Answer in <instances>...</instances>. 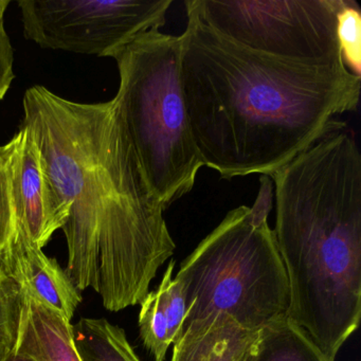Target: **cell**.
Returning a JSON list of instances; mask_svg holds the SVG:
<instances>
[{
  "label": "cell",
  "instance_id": "7",
  "mask_svg": "<svg viewBox=\"0 0 361 361\" xmlns=\"http://www.w3.org/2000/svg\"><path fill=\"white\" fill-rule=\"evenodd\" d=\"M173 0H20L26 39L45 49L114 58L166 25Z\"/></svg>",
  "mask_w": 361,
  "mask_h": 361
},
{
  "label": "cell",
  "instance_id": "20",
  "mask_svg": "<svg viewBox=\"0 0 361 361\" xmlns=\"http://www.w3.org/2000/svg\"><path fill=\"white\" fill-rule=\"evenodd\" d=\"M4 361H37L26 353L20 352L18 348H14Z\"/></svg>",
  "mask_w": 361,
  "mask_h": 361
},
{
  "label": "cell",
  "instance_id": "16",
  "mask_svg": "<svg viewBox=\"0 0 361 361\" xmlns=\"http://www.w3.org/2000/svg\"><path fill=\"white\" fill-rule=\"evenodd\" d=\"M140 305L138 323L143 345L154 357V360L164 361L171 342L166 316L160 305L157 290L149 291Z\"/></svg>",
  "mask_w": 361,
  "mask_h": 361
},
{
  "label": "cell",
  "instance_id": "12",
  "mask_svg": "<svg viewBox=\"0 0 361 361\" xmlns=\"http://www.w3.org/2000/svg\"><path fill=\"white\" fill-rule=\"evenodd\" d=\"M252 361H335L286 316L259 329Z\"/></svg>",
  "mask_w": 361,
  "mask_h": 361
},
{
  "label": "cell",
  "instance_id": "13",
  "mask_svg": "<svg viewBox=\"0 0 361 361\" xmlns=\"http://www.w3.org/2000/svg\"><path fill=\"white\" fill-rule=\"evenodd\" d=\"M73 341L81 361H141L124 329L105 319L82 318L73 325Z\"/></svg>",
  "mask_w": 361,
  "mask_h": 361
},
{
  "label": "cell",
  "instance_id": "17",
  "mask_svg": "<svg viewBox=\"0 0 361 361\" xmlns=\"http://www.w3.org/2000/svg\"><path fill=\"white\" fill-rule=\"evenodd\" d=\"M337 37L346 68L361 77V13L354 0H340Z\"/></svg>",
  "mask_w": 361,
  "mask_h": 361
},
{
  "label": "cell",
  "instance_id": "5",
  "mask_svg": "<svg viewBox=\"0 0 361 361\" xmlns=\"http://www.w3.org/2000/svg\"><path fill=\"white\" fill-rule=\"evenodd\" d=\"M181 39L151 30L122 48L114 99L147 185L164 210L187 195L202 164L180 77Z\"/></svg>",
  "mask_w": 361,
  "mask_h": 361
},
{
  "label": "cell",
  "instance_id": "3",
  "mask_svg": "<svg viewBox=\"0 0 361 361\" xmlns=\"http://www.w3.org/2000/svg\"><path fill=\"white\" fill-rule=\"evenodd\" d=\"M274 233L289 284L286 317L336 359L361 318V155L346 128L269 177Z\"/></svg>",
  "mask_w": 361,
  "mask_h": 361
},
{
  "label": "cell",
  "instance_id": "19",
  "mask_svg": "<svg viewBox=\"0 0 361 361\" xmlns=\"http://www.w3.org/2000/svg\"><path fill=\"white\" fill-rule=\"evenodd\" d=\"M9 0H0V101L3 100L14 79L13 50L4 27V16Z\"/></svg>",
  "mask_w": 361,
  "mask_h": 361
},
{
  "label": "cell",
  "instance_id": "14",
  "mask_svg": "<svg viewBox=\"0 0 361 361\" xmlns=\"http://www.w3.org/2000/svg\"><path fill=\"white\" fill-rule=\"evenodd\" d=\"M7 169V147H0V274L16 278L14 246L18 235Z\"/></svg>",
  "mask_w": 361,
  "mask_h": 361
},
{
  "label": "cell",
  "instance_id": "18",
  "mask_svg": "<svg viewBox=\"0 0 361 361\" xmlns=\"http://www.w3.org/2000/svg\"><path fill=\"white\" fill-rule=\"evenodd\" d=\"M175 261L172 259L164 271V278L157 290L160 305L164 310L168 324V336L171 344L180 337L183 322L187 318L188 310L185 295L180 283L173 279Z\"/></svg>",
  "mask_w": 361,
  "mask_h": 361
},
{
  "label": "cell",
  "instance_id": "8",
  "mask_svg": "<svg viewBox=\"0 0 361 361\" xmlns=\"http://www.w3.org/2000/svg\"><path fill=\"white\" fill-rule=\"evenodd\" d=\"M6 147L10 193L18 228L43 249L54 233L46 215L45 181L39 149L30 130L24 126Z\"/></svg>",
  "mask_w": 361,
  "mask_h": 361
},
{
  "label": "cell",
  "instance_id": "21",
  "mask_svg": "<svg viewBox=\"0 0 361 361\" xmlns=\"http://www.w3.org/2000/svg\"><path fill=\"white\" fill-rule=\"evenodd\" d=\"M255 343L250 346L248 350L245 353L244 356L242 357L240 361H252V352H253V346H255Z\"/></svg>",
  "mask_w": 361,
  "mask_h": 361
},
{
  "label": "cell",
  "instance_id": "15",
  "mask_svg": "<svg viewBox=\"0 0 361 361\" xmlns=\"http://www.w3.org/2000/svg\"><path fill=\"white\" fill-rule=\"evenodd\" d=\"M25 291L12 276L0 274V361L16 348Z\"/></svg>",
  "mask_w": 361,
  "mask_h": 361
},
{
  "label": "cell",
  "instance_id": "4",
  "mask_svg": "<svg viewBox=\"0 0 361 361\" xmlns=\"http://www.w3.org/2000/svg\"><path fill=\"white\" fill-rule=\"evenodd\" d=\"M271 204V179L262 176L253 206L230 211L183 261L175 276L187 302L180 336L190 323L219 312L250 331L286 316L288 279L268 225Z\"/></svg>",
  "mask_w": 361,
  "mask_h": 361
},
{
  "label": "cell",
  "instance_id": "6",
  "mask_svg": "<svg viewBox=\"0 0 361 361\" xmlns=\"http://www.w3.org/2000/svg\"><path fill=\"white\" fill-rule=\"evenodd\" d=\"M340 0H185L207 26L265 56L312 65L343 63L337 37Z\"/></svg>",
  "mask_w": 361,
  "mask_h": 361
},
{
  "label": "cell",
  "instance_id": "2",
  "mask_svg": "<svg viewBox=\"0 0 361 361\" xmlns=\"http://www.w3.org/2000/svg\"><path fill=\"white\" fill-rule=\"evenodd\" d=\"M180 35V77L202 166L229 179L270 177L355 111L361 77L344 63L289 62L219 35L191 10Z\"/></svg>",
  "mask_w": 361,
  "mask_h": 361
},
{
  "label": "cell",
  "instance_id": "1",
  "mask_svg": "<svg viewBox=\"0 0 361 361\" xmlns=\"http://www.w3.org/2000/svg\"><path fill=\"white\" fill-rule=\"evenodd\" d=\"M24 109L41 156L48 225L66 236L65 271L111 312L140 304L176 244L115 102L81 104L35 86Z\"/></svg>",
  "mask_w": 361,
  "mask_h": 361
},
{
  "label": "cell",
  "instance_id": "9",
  "mask_svg": "<svg viewBox=\"0 0 361 361\" xmlns=\"http://www.w3.org/2000/svg\"><path fill=\"white\" fill-rule=\"evenodd\" d=\"M14 257L16 278L23 288L71 322L82 302V295L65 269L56 259L48 257L20 229L16 235Z\"/></svg>",
  "mask_w": 361,
  "mask_h": 361
},
{
  "label": "cell",
  "instance_id": "11",
  "mask_svg": "<svg viewBox=\"0 0 361 361\" xmlns=\"http://www.w3.org/2000/svg\"><path fill=\"white\" fill-rule=\"evenodd\" d=\"M16 348L37 361H81L73 325L54 308L25 290Z\"/></svg>",
  "mask_w": 361,
  "mask_h": 361
},
{
  "label": "cell",
  "instance_id": "10",
  "mask_svg": "<svg viewBox=\"0 0 361 361\" xmlns=\"http://www.w3.org/2000/svg\"><path fill=\"white\" fill-rule=\"evenodd\" d=\"M259 331L243 329L224 312L211 314L188 325L173 343L171 361H240Z\"/></svg>",
  "mask_w": 361,
  "mask_h": 361
}]
</instances>
